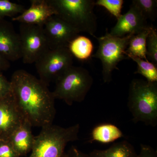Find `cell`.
I'll return each instance as SVG.
<instances>
[{
    "label": "cell",
    "mask_w": 157,
    "mask_h": 157,
    "mask_svg": "<svg viewBox=\"0 0 157 157\" xmlns=\"http://www.w3.org/2000/svg\"><path fill=\"white\" fill-rule=\"evenodd\" d=\"M10 67V62L0 54V72L6 71Z\"/></svg>",
    "instance_id": "28"
},
{
    "label": "cell",
    "mask_w": 157,
    "mask_h": 157,
    "mask_svg": "<svg viewBox=\"0 0 157 157\" xmlns=\"http://www.w3.org/2000/svg\"><path fill=\"white\" fill-rule=\"evenodd\" d=\"M18 34L24 63H35L49 49L43 26L20 24Z\"/></svg>",
    "instance_id": "8"
},
{
    "label": "cell",
    "mask_w": 157,
    "mask_h": 157,
    "mask_svg": "<svg viewBox=\"0 0 157 157\" xmlns=\"http://www.w3.org/2000/svg\"><path fill=\"white\" fill-rule=\"evenodd\" d=\"M146 56L151 63L157 67V32L153 27L147 39Z\"/></svg>",
    "instance_id": "22"
},
{
    "label": "cell",
    "mask_w": 157,
    "mask_h": 157,
    "mask_svg": "<svg viewBox=\"0 0 157 157\" xmlns=\"http://www.w3.org/2000/svg\"><path fill=\"white\" fill-rule=\"evenodd\" d=\"M0 157H20L9 141L0 140Z\"/></svg>",
    "instance_id": "24"
},
{
    "label": "cell",
    "mask_w": 157,
    "mask_h": 157,
    "mask_svg": "<svg viewBox=\"0 0 157 157\" xmlns=\"http://www.w3.org/2000/svg\"><path fill=\"white\" fill-rule=\"evenodd\" d=\"M128 107L135 123L157 125V82L134 78L129 86Z\"/></svg>",
    "instance_id": "2"
},
{
    "label": "cell",
    "mask_w": 157,
    "mask_h": 157,
    "mask_svg": "<svg viewBox=\"0 0 157 157\" xmlns=\"http://www.w3.org/2000/svg\"><path fill=\"white\" fill-rule=\"evenodd\" d=\"M12 93L11 82L8 80L0 72V99L5 98Z\"/></svg>",
    "instance_id": "25"
},
{
    "label": "cell",
    "mask_w": 157,
    "mask_h": 157,
    "mask_svg": "<svg viewBox=\"0 0 157 157\" xmlns=\"http://www.w3.org/2000/svg\"><path fill=\"white\" fill-rule=\"evenodd\" d=\"M55 83L52 92L55 98L71 106L75 102L84 101L92 86L94 79L86 69L73 66Z\"/></svg>",
    "instance_id": "5"
},
{
    "label": "cell",
    "mask_w": 157,
    "mask_h": 157,
    "mask_svg": "<svg viewBox=\"0 0 157 157\" xmlns=\"http://www.w3.org/2000/svg\"><path fill=\"white\" fill-rule=\"evenodd\" d=\"M151 26L139 9L132 3L128 11L118 18L116 24L109 33L113 36L123 37L130 34L136 35Z\"/></svg>",
    "instance_id": "11"
},
{
    "label": "cell",
    "mask_w": 157,
    "mask_h": 157,
    "mask_svg": "<svg viewBox=\"0 0 157 157\" xmlns=\"http://www.w3.org/2000/svg\"><path fill=\"white\" fill-rule=\"evenodd\" d=\"M43 29L50 49L68 48L71 42L79 35L76 29L56 15L47 20Z\"/></svg>",
    "instance_id": "10"
},
{
    "label": "cell",
    "mask_w": 157,
    "mask_h": 157,
    "mask_svg": "<svg viewBox=\"0 0 157 157\" xmlns=\"http://www.w3.org/2000/svg\"><path fill=\"white\" fill-rule=\"evenodd\" d=\"M152 27L131 37L125 51V55L137 57L148 61L146 56V40Z\"/></svg>",
    "instance_id": "17"
},
{
    "label": "cell",
    "mask_w": 157,
    "mask_h": 157,
    "mask_svg": "<svg viewBox=\"0 0 157 157\" xmlns=\"http://www.w3.org/2000/svg\"><path fill=\"white\" fill-rule=\"evenodd\" d=\"M68 48L73 56L80 60H86L92 56L94 45L87 37L79 35L71 42Z\"/></svg>",
    "instance_id": "18"
},
{
    "label": "cell",
    "mask_w": 157,
    "mask_h": 157,
    "mask_svg": "<svg viewBox=\"0 0 157 157\" xmlns=\"http://www.w3.org/2000/svg\"><path fill=\"white\" fill-rule=\"evenodd\" d=\"M0 54L9 62L21 59L19 34L5 18H0Z\"/></svg>",
    "instance_id": "12"
},
{
    "label": "cell",
    "mask_w": 157,
    "mask_h": 157,
    "mask_svg": "<svg viewBox=\"0 0 157 157\" xmlns=\"http://www.w3.org/2000/svg\"><path fill=\"white\" fill-rule=\"evenodd\" d=\"M89 155L91 157H137V156L134 147L127 140L113 144L107 149L94 150Z\"/></svg>",
    "instance_id": "15"
},
{
    "label": "cell",
    "mask_w": 157,
    "mask_h": 157,
    "mask_svg": "<svg viewBox=\"0 0 157 157\" xmlns=\"http://www.w3.org/2000/svg\"><path fill=\"white\" fill-rule=\"evenodd\" d=\"M124 2L123 0H98L95 1V6L104 7L117 19L121 15Z\"/></svg>",
    "instance_id": "23"
},
{
    "label": "cell",
    "mask_w": 157,
    "mask_h": 157,
    "mask_svg": "<svg viewBox=\"0 0 157 157\" xmlns=\"http://www.w3.org/2000/svg\"><path fill=\"white\" fill-rule=\"evenodd\" d=\"M79 124L64 128L53 124L42 127L35 137L29 157H64L68 143L78 140Z\"/></svg>",
    "instance_id": "3"
},
{
    "label": "cell",
    "mask_w": 157,
    "mask_h": 157,
    "mask_svg": "<svg viewBox=\"0 0 157 157\" xmlns=\"http://www.w3.org/2000/svg\"><path fill=\"white\" fill-rule=\"evenodd\" d=\"M10 82L13 97L32 127L42 128L53 124L56 99L48 86L23 70L14 71Z\"/></svg>",
    "instance_id": "1"
},
{
    "label": "cell",
    "mask_w": 157,
    "mask_h": 157,
    "mask_svg": "<svg viewBox=\"0 0 157 157\" xmlns=\"http://www.w3.org/2000/svg\"><path fill=\"white\" fill-rule=\"evenodd\" d=\"M133 34L123 37L111 36L107 29L105 35L97 37L94 36L99 42L97 52L92 57L99 59L102 65V78L104 83H109L112 80L113 70H118L119 63L124 59H129L125 55L129 41Z\"/></svg>",
    "instance_id": "6"
},
{
    "label": "cell",
    "mask_w": 157,
    "mask_h": 157,
    "mask_svg": "<svg viewBox=\"0 0 157 157\" xmlns=\"http://www.w3.org/2000/svg\"><path fill=\"white\" fill-rule=\"evenodd\" d=\"M26 9L22 5L12 2L9 0H0V18L16 17L22 14Z\"/></svg>",
    "instance_id": "21"
},
{
    "label": "cell",
    "mask_w": 157,
    "mask_h": 157,
    "mask_svg": "<svg viewBox=\"0 0 157 157\" xmlns=\"http://www.w3.org/2000/svg\"><path fill=\"white\" fill-rule=\"evenodd\" d=\"M123 137L122 132L116 126L110 124H102L93 129L90 141L107 144Z\"/></svg>",
    "instance_id": "16"
},
{
    "label": "cell",
    "mask_w": 157,
    "mask_h": 157,
    "mask_svg": "<svg viewBox=\"0 0 157 157\" xmlns=\"http://www.w3.org/2000/svg\"><path fill=\"white\" fill-rule=\"evenodd\" d=\"M32 126L27 121L12 134L9 141L19 157L32 151L35 136L32 133Z\"/></svg>",
    "instance_id": "14"
},
{
    "label": "cell",
    "mask_w": 157,
    "mask_h": 157,
    "mask_svg": "<svg viewBox=\"0 0 157 157\" xmlns=\"http://www.w3.org/2000/svg\"><path fill=\"white\" fill-rule=\"evenodd\" d=\"M137 157H157V152L150 145L141 144L140 153Z\"/></svg>",
    "instance_id": "26"
},
{
    "label": "cell",
    "mask_w": 157,
    "mask_h": 157,
    "mask_svg": "<svg viewBox=\"0 0 157 157\" xmlns=\"http://www.w3.org/2000/svg\"><path fill=\"white\" fill-rule=\"evenodd\" d=\"M64 157H91L89 155L84 153L75 146H72L67 153H65Z\"/></svg>",
    "instance_id": "27"
},
{
    "label": "cell",
    "mask_w": 157,
    "mask_h": 157,
    "mask_svg": "<svg viewBox=\"0 0 157 157\" xmlns=\"http://www.w3.org/2000/svg\"><path fill=\"white\" fill-rule=\"evenodd\" d=\"M56 16L71 25L79 33L94 36L98 29L97 17L94 12V0H48Z\"/></svg>",
    "instance_id": "4"
},
{
    "label": "cell",
    "mask_w": 157,
    "mask_h": 157,
    "mask_svg": "<svg viewBox=\"0 0 157 157\" xmlns=\"http://www.w3.org/2000/svg\"><path fill=\"white\" fill-rule=\"evenodd\" d=\"M126 56L137 63V70L134 73L140 74L149 82H157V67L152 63L137 57Z\"/></svg>",
    "instance_id": "19"
},
{
    "label": "cell",
    "mask_w": 157,
    "mask_h": 157,
    "mask_svg": "<svg viewBox=\"0 0 157 157\" xmlns=\"http://www.w3.org/2000/svg\"><path fill=\"white\" fill-rule=\"evenodd\" d=\"M26 121L12 93L0 99V140L9 141L12 134Z\"/></svg>",
    "instance_id": "9"
},
{
    "label": "cell",
    "mask_w": 157,
    "mask_h": 157,
    "mask_svg": "<svg viewBox=\"0 0 157 157\" xmlns=\"http://www.w3.org/2000/svg\"><path fill=\"white\" fill-rule=\"evenodd\" d=\"M73 56L68 48L49 49L35 62L39 79L48 86L73 66Z\"/></svg>",
    "instance_id": "7"
},
{
    "label": "cell",
    "mask_w": 157,
    "mask_h": 157,
    "mask_svg": "<svg viewBox=\"0 0 157 157\" xmlns=\"http://www.w3.org/2000/svg\"><path fill=\"white\" fill-rule=\"evenodd\" d=\"M31 6L22 14L11 18L20 24L43 26L48 18L56 13L48 0H31Z\"/></svg>",
    "instance_id": "13"
},
{
    "label": "cell",
    "mask_w": 157,
    "mask_h": 157,
    "mask_svg": "<svg viewBox=\"0 0 157 157\" xmlns=\"http://www.w3.org/2000/svg\"><path fill=\"white\" fill-rule=\"evenodd\" d=\"M132 3L139 9L147 20L155 21L157 14L156 0H133Z\"/></svg>",
    "instance_id": "20"
}]
</instances>
